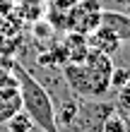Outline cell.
Instances as JSON below:
<instances>
[{"label":"cell","mask_w":130,"mask_h":132,"mask_svg":"<svg viewBox=\"0 0 130 132\" xmlns=\"http://www.w3.org/2000/svg\"><path fill=\"white\" fill-rule=\"evenodd\" d=\"M75 3H80V0H51L53 10H60V12H67Z\"/></svg>","instance_id":"obj_13"},{"label":"cell","mask_w":130,"mask_h":132,"mask_svg":"<svg viewBox=\"0 0 130 132\" xmlns=\"http://www.w3.org/2000/svg\"><path fill=\"white\" fill-rule=\"evenodd\" d=\"M116 113L120 115L123 120H130V84L123 89H118V96H116Z\"/></svg>","instance_id":"obj_10"},{"label":"cell","mask_w":130,"mask_h":132,"mask_svg":"<svg viewBox=\"0 0 130 132\" xmlns=\"http://www.w3.org/2000/svg\"><path fill=\"white\" fill-rule=\"evenodd\" d=\"M65 84L77 98H104L111 91V72H113V60L106 53H99L89 48L85 60L80 63H65L63 67Z\"/></svg>","instance_id":"obj_1"},{"label":"cell","mask_w":130,"mask_h":132,"mask_svg":"<svg viewBox=\"0 0 130 132\" xmlns=\"http://www.w3.org/2000/svg\"><path fill=\"white\" fill-rule=\"evenodd\" d=\"M17 111H22V98L14 72L0 75V125H5Z\"/></svg>","instance_id":"obj_5"},{"label":"cell","mask_w":130,"mask_h":132,"mask_svg":"<svg viewBox=\"0 0 130 132\" xmlns=\"http://www.w3.org/2000/svg\"><path fill=\"white\" fill-rule=\"evenodd\" d=\"M32 132H43V130H39V127H34V130H32Z\"/></svg>","instance_id":"obj_16"},{"label":"cell","mask_w":130,"mask_h":132,"mask_svg":"<svg viewBox=\"0 0 130 132\" xmlns=\"http://www.w3.org/2000/svg\"><path fill=\"white\" fill-rule=\"evenodd\" d=\"M101 132H128V120H123L118 113H113V115L106 118Z\"/></svg>","instance_id":"obj_12"},{"label":"cell","mask_w":130,"mask_h":132,"mask_svg":"<svg viewBox=\"0 0 130 132\" xmlns=\"http://www.w3.org/2000/svg\"><path fill=\"white\" fill-rule=\"evenodd\" d=\"M130 84V67H113L111 72V89H123Z\"/></svg>","instance_id":"obj_11"},{"label":"cell","mask_w":130,"mask_h":132,"mask_svg":"<svg viewBox=\"0 0 130 132\" xmlns=\"http://www.w3.org/2000/svg\"><path fill=\"white\" fill-rule=\"evenodd\" d=\"M101 27L111 29L120 41H130V14L116 10H101Z\"/></svg>","instance_id":"obj_7"},{"label":"cell","mask_w":130,"mask_h":132,"mask_svg":"<svg viewBox=\"0 0 130 132\" xmlns=\"http://www.w3.org/2000/svg\"><path fill=\"white\" fill-rule=\"evenodd\" d=\"M113 113H116L113 103H106L101 98H94V101L80 98V111H77V118H75L72 127L82 130V132H101L106 118Z\"/></svg>","instance_id":"obj_4"},{"label":"cell","mask_w":130,"mask_h":132,"mask_svg":"<svg viewBox=\"0 0 130 132\" xmlns=\"http://www.w3.org/2000/svg\"><path fill=\"white\" fill-rule=\"evenodd\" d=\"M12 65H14V60H12V58L0 55V75H10V72H12Z\"/></svg>","instance_id":"obj_14"},{"label":"cell","mask_w":130,"mask_h":132,"mask_svg":"<svg viewBox=\"0 0 130 132\" xmlns=\"http://www.w3.org/2000/svg\"><path fill=\"white\" fill-rule=\"evenodd\" d=\"M34 127H36V125H34V120L29 118L24 111H17L10 120L5 122V130H7V132H32Z\"/></svg>","instance_id":"obj_9"},{"label":"cell","mask_w":130,"mask_h":132,"mask_svg":"<svg viewBox=\"0 0 130 132\" xmlns=\"http://www.w3.org/2000/svg\"><path fill=\"white\" fill-rule=\"evenodd\" d=\"M101 3L99 0H80L65 12V27L67 31H77L89 36L101 27Z\"/></svg>","instance_id":"obj_3"},{"label":"cell","mask_w":130,"mask_h":132,"mask_svg":"<svg viewBox=\"0 0 130 132\" xmlns=\"http://www.w3.org/2000/svg\"><path fill=\"white\" fill-rule=\"evenodd\" d=\"M77 111H80V98L77 96H70L65 98L63 103H60V108H56V122H58V130L60 127H72L75 118H77Z\"/></svg>","instance_id":"obj_8"},{"label":"cell","mask_w":130,"mask_h":132,"mask_svg":"<svg viewBox=\"0 0 130 132\" xmlns=\"http://www.w3.org/2000/svg\"><path fill=\"white\" fill-rule=\"evenodd\" d=\"M113 3H118V5H130V0H113Z\"/></svg>","instance_id":"obj_15"},{"label":"cell","mask_w":130,"mask_h":132,"mask_svg":"<svg viewBox=\"0 0 130 132\" xmlns=\"http://www.w3.org/2000/svg\"><path fill=\"white\" fill-rule=\"evenodd\" d=\"M87 41H89V48H94L99 53H106V55L118 53V48L123 46V41H120L111 29H106V27H99L96 31H91L87 36Z\"/></svg>","instance_id":"obj_6"},{"label":"cell","mask_w":130,"mask_h":132,"mask_svg":"<svg viewBox=\"0 0 130 132\" xmlns=\"http://www.w3.org/2000/svg\"><path fill=\"white\" fill-rule=\"evenodd\" d=\"M12 72L17 77V87H19V98H22V111L34 120V125L43 132H60L56 122V106L48 94V89L29 72V70L14 60Z\"/></svg>","instance_id":"obj_2"}]
</instances>
